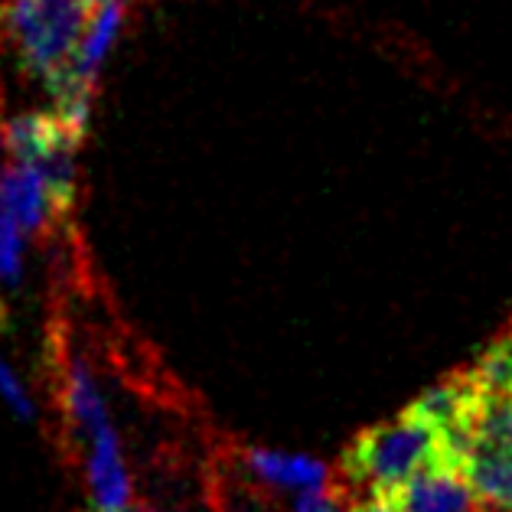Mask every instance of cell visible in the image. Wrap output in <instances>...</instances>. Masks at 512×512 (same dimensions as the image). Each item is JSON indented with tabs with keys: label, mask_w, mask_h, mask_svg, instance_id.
Listing matches in <instances>:
<instances>
[{
	"label": "cell",
	"mask_w": 512,
	"mask_h": 512,
	"mask_svg": "<svg viewBox=\"0 0 512 512\" xmlns=\"http://www.w3.org/2000/svg\"><path fill=\"white\" fill-rule=\"evenodd\" d=\"M434 464H451L444 437L428 418L408 408L405 415L362 431L349 444L343 454V477L356 486H366L369 493L385 496L408 477H415L418 470Z\"/></svg>",
	"instance_id": "cell-1"
},
{
	"label": "cell",
	"mask_w": 512,
	"mask_h": 512,
	"mask_svg": "<svg viewBox=\"0 0 512 512\" xmlns=\"http://www.w3.org/2000/svg\"><path fill=\"white\" fill-rule=\"evenodd\" d=\"M95 0H0V27L20 62L46 85L69 69Z\"/></svg>",
	"instance_id": "cell-2"
},
{
	"label": "cell",
	"mask_w": 512,
	"mask_h": 512,
	"mask_svg": "<svg viewBox=\"0 0 512 512\" xmlns=\"http://www.w3.org/2000/svg\"><path fill=\"white\" fill-rule=\"evenodd\" d=\"M385 496L395 512H486L464 470L451 464L424 467Z\"/></svg>",
	"instance_id": "cell-3"
},
{
	"label": "cell",
	"mask_w": 512,
	"mask_h": 512,
	"mask_svg": "<svg viewBox=\"0 0 512 512\" xmlns=\"http://www.w3.org/2000/svg\"><path fill=\"white\" fill-rule=\"evenodd\" d=\"M239 464L261 486H274V490L310 493L330 486V467L304 454H281V451H268V447H242Z\"/></svg>",
	"instance_id": "cell-4"
},
{
	"label": "cell",
	"mask_w": 512,
	"mask_h": 512,
	"mask_svg": "<svg viewBox=\"0 0 512 512\" xmlns=\"http://www.w3.org/2000/svg\"><path fill=\"white\" fill-rule=\"evenodd\" d=\"M460 470L486 512H512V441H473Z\"/></svg>",
	"instance_id": "cell-5"
},
{
	"label": "cell",
	"mask_w": 512,
	"mask_h": 512,
	"mask_svg": "<svg viewBox=\"0 0 512 512\" xmlns=\"http://www.w3.org/2000/svg\"><path fill=\"white\" fill-rule=\"evenodd\" d=\"M0 209L23 232H40L49 226V219L59 216L46 180L30 164H17V160L0 173Z\"/></svg>",
	"instance_id": "cell-6"
},
{
	"label": "cell",
	"mask_w": 512,
	"mask_h": 512,
	"mask_svg": "<svg viewBox=\"0 0 512 512\" xmlns=\"http://www.w3.org/2000/svg\"><path fill=\"white\" fill-rule=\"evenodd\" d=\"M85 473H89V490L98 512H121L128 506L131 477L128 467H124L118 434L111 424L89 437V464H85Z\"/></svg>",
	"instance_id": "cell-7"
},
{
	"label": "cell",
	"mask_w": 512,
	"mask_h": 512,
	"mask_svg": "<svg viewBox=\"0 0 512 512\" xmlns=\"http://www.w3.org/2000/svg\"><path fill=\"white\" fill-rule=\"evenodd\" d=\"M124 7H128V0H95L92 17H89V27H85L82 40L76 46V56H72L69 69L62 72L59 79H72V82H82V85H95L98 69H102V62L108 59L111 46H115L118 33H121ZM49 85H53V82H49Z\"/></svg>",
	"instance_id": "cell-8"
},
{
	"label": "cell",
	"mask_w": 512,
	"mask_h": 512,
	"mask_svg": "<svg viewBox=\"0 0 512 512\" xmlns=\"http://www.w3.org/2000/svg\"><path fill=\"white\" fill-rule=\"evenodd\" d=\"M66 408H69L72 424H76V428L85 434V441H89L95 431H102V428H108V424H111L105 398H102V392H98L92 372H89V366H85L82 359L72 362V369H69Z\"/></svg>",
	"instance_id": "cell-9"
},
{
	"label": "cell",
	"mask_w": 512,
	"mask_h": 512,
	"mask_svg": "<svg viewBox=\"0 0 512 512\" xmlns=\"http://www.w3.org/2000/svg\"><path fill=\"white\" fill-rule=\"evenodd\" d=\"M483 392H506L512 395V327L480 356L477 366L470 369Z\"/></svg>",
	"instance_id": "cell-10"
},
{
	"label": "cell",
	"mask_w": 512,
	"mask_h": 512,
	"mask_svg": "<svg viewBox=\"0 0 512 512\" xmlns=\"http://www.w3.org/2000/svg\"><path fill=\"white\" fill-rule=\"evenodd\" d=\"M23 274V229L0 209V287H14Z\"/></svg>",
	"instance_id": "cell-11"
},
{
	"label": "cell",
	"mask_w": 512,
	"mask_h": 512,
	"mask_svg": "<svg viewBox=\"0 0 512 512\" xmlns=\"http://www.w3.org/2000/svg\"><path fill=\"white\" fill-rule=\"evenodd\" d=\"M0 398H4V402L10 405V411H14V415H20L23 421L33 418L30 395H27V389H23V382L17 379V372L7 366L4 356H0Z\"/></svg>",
	"instance_id": "cell-12"
},
{
	"label": "cell",
	"mask_w": 512,
	"mask_h": 512,
	"mask_svg": "<svg viewBox=\"0 0 512 512\" xmlns=\"http://www.w3.org/2000/svg\"><path fill=\"white\" fill-rule=\"evenodd\" d=\"M353 512H395V506L389 503V496L369 493L366 499H359V503L353 506Z\"/></svg>",
	"instance_id": "cell-13"
},
{
	"label": "cell",
	"mask_w": 512,
	"mask_h": 512,
	"mask_svg": "<svg viewBox=\"0 0 512 512\" xmlns=\"http://www.w3.org/2000/svg\"><path fill=\"white\" fill-rule=\"evenodd\" d=\"M4 154H10L7 151V128H0V160H4Z\"/></svg>",
	"instance_id": "cell-14"
},
{
	"label": "cell",
	"mask_w": 512,
	"mask_h": 512,
	"mask_svg": "<svg viewBox=\"0 0 512 512\" xmlns=\"http://www.w3.org/2000/svg\"><path fill=\"white\" fill-rule=\"evenodd\" d=\"M121 512H157V509H147V506H134V509H128V506H124Z\"/></svg>",
	"instance_id": "cell-15"
}]
</instances>
